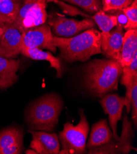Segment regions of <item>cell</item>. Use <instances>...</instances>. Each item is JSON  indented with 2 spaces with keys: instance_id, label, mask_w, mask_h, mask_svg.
<instances>
[{
  "instance_id": "cell-5",
  "label": "cell",
  "mask_w": 137,
  "mask_h": 154,
  "mask_svg": "<svg viewBox=\"0 0 137 154\" xmlns=\"http://www.w3.org/2000/svg\"><path fill=\"white\" fill-rule=\"evenodd\" d=\"M46 3L47 0L23 2L16 20L11 25L22 32L45 23L48 17Z\"/></svg>"
},
{
  "instance_id": "cell-15",
  "label": "cell",
  "mask_w": 137,
  "mask_h": 154,
  "mask_svg": "<svg viewBox=\"0 0 137 154\" xmlns=\"http://www.w3.org/2000/svg\"><path fill=\"white\" fill-rule=\"evenodd\" d=\"M20 65L19 60L0 57V88L6 89L16 83Z\"/></svg>"
},
{
  "instance_id": "cell-10",
  "label": "cell",
  "mask_w": 137,
  "mask_h": 154,
  "mask_svg": "<svg viewBox=\"0 0 137 154\" xmlns=\"http://www.w3.org/2000/svg\"><path fill=\"white\" fill-rule=\"evenodd\" d=\"M123 29V26L117 25L109 32H101V52L107 58L119 62L124 35Z\"/></svg>"
},
{
  "instance_id": "cell-12",
  "label": "cell",
  "mask_w": 137,
  "mask_h": 154,
  "mask_svg": "<svg viewBox=\"0 0 137 154\" xmlns=\"http://www.w3.org/2000/svg\"><path fill=\"white\" fill-rule=\"evenodd\" d=\"M100 103L104 113L109 116L113 138L117 140L119 137L117 134V124L122 117L124 106V97H121L117 94H106L101 97Z\"/></svg>"
},
{
  "instance_id": "cell-7",
  "label": "cell",
  "mask_w": 137,
  "mask_h": 154,
  "mask_svg": "<svg viewBox=\"0 0 137 154\" xmlns=\"http://www.w3.org/2000/svg\"><path fill=\"white\" fill-rule=\"evenodd\" d=\"M135 133L132 123L129 120L127 114L125 113L120 136L117 140L112 138L107 144L89 149L88 153L92 154H118L129 153L133 150L136 151V149L132 145Z\"/></svg>"
},
{
  "instance_id": "cell-13",
  "label": "cell",
  "mask_w": 137,
  "mask_h": 154,
  "mask_svg": "<svg viewBox=\"0 0 137 154\" xmlns=\"http://www.w3.org/2000/svg\"><path fill=\"white\" fill-rule=\"evenodd\" d=\"M33 137L30 147L40 154H57L60 150L58 137L55 133L44 131L28 130Z\"/></svg>"
},
{
  "instance_id": "cell-23",
  "label": "cell",
  "mask_w": 137,
  "mask_h": 154,
  "mask_svg": "<svg viewBox=\"0 0 137 154\" xmlns=\"http://www.w3.org/2000/svg\"><path fill=\"white\" fill-rule=\"evenodd\" d=\"M130 109H132V118L133 122L135 128H137V83H136L132 89L131 106Z\"/></svg>"
},
{
  "instance_id": "cell-9",
  "label": "cell",
  "mask_w": 137,
  "mask_h": 154,
  "mask_svg": "<svg viewBox=\"0 0 137 154\" xmlns=\"http://www.w3.org/2000/svg\"><path fill=\"white\" fill-rule=\"evenodd\" d=\"M52 2L56 3L64 13L76 16V15H81L85 18L92 19L98 25L101 33H107L113 29L117 24V18L115 15H109L104 12L103 10L96 12L94 15H91L86 12H84L77 8L68 5L60 0H53Z\"/></svg>"
},
{
  "instance_id": "cell-25",
  "label": "cell",
  "mask_w": 137,
  "mask_h": 154,
  "mask_svg": "<svg viewBox=\"0 0 137 154\" xmlns=\"http://www.w3.org/2000/svg\"><path fill=\"white\" fill-rule=\"evenodd\" d=\"M26 153H37V152L34 150L33 149L32 150H27L26 152H25Z\"/></svg>"
},
{
  "instance_id": "cell-24",
  "label": "cell",
  "mask_w": 137,
  "mask_h": 154,
  "mask_svg": "<svg viewBox=\"0 0 137 154\" xmlns=\"http://www.w3.org/2000/svg\"><path fill=\"white\" fill-rule=\"evenodd\" d=\"M3 32H4V28L2 27H0V41L2 39Z\"/></svg>"
},
{
  "instance_id": "cell-20",
  "label": "cell",
  "mask_w": 137,
  "mask_h": 154,
  "mask_svg": "<svg viewBox=\"0 0 137 154\" xmlns=\"http://www.w3.org/2000/svg\"><path fill=\"white\" fill-rule=\"evenodd\" d=\"M78 6L86 12L95 14L102 10L101 0H60Z\"/></svg>"
},
{
  "instance_id": "cell-14",
  "label": "cell",
  "mask_w": 137,
  "mask_h": 154,
  "mask_svg": "<svg viewBox=\"0 0 137 154\" xmlns=\"http://www.w3.org/2000/svg\"><path fill=\"white\" fill-rule=\"evenodd\" d=\"M22 129L8 127L0 131V154H20L23 147Z\"/></svg>"
},
{
  "instance_id": "cell-18",
  "label": "cell",
  "mask_w": 137,
  "mask_h": 154,
  "mask_svg": "<svg viewBox=\"0 0 137 154\" xmlns=\"http://www.w3.org/2000/svg\"><path fill=\"white\" fill-rule=\"evenodd\" d=\"M137 52V30L129 29L124 33L121 49L120 63L122 66L129 65Z\"/></svg>"
},
{
  "instance_id": "cell-19",
  "label": "cell",
  "mask_w": 137,
  "mask_h": 154,
  "mask_svg": "<svg viewBox=\"0 0 137 154\" xmlns=\"http://www.w3.org/2000/svg\"><path fill=\"white\" fill-rule=\"evenodd\" d=\"M21 6L22 0H0V27L15 22Z\"/></svg>"
},
{
  "instance_id": "cell-21",
  "label": "cell",
  "mask_w": 137,
  "mask_h": 154,
  "mask_svg": "<svg viewBox=\"0 0 137 154\" xmlns=\"http://www.w3.org/2000/svg\"><path fill=\"white\" fill-rule=\"evenodd\" d=\"M127 18V23L124 29L126 30L137 28V0H133L132 4L122 10Z\"/></svg>"
},
{
  "instance_id": "cell-22",
  "label": "cell",
  "mask_w": 137,
  "mask_h": 154,
  "mask_svg": "<svg viewBox=\"0 0 137 154\" xmlns=\"http://www.w3.org/2000/svg\"><path fill=\"white\" fill-rule=\"evenodd\" d=\"M133 0H101L104 12L119 11L129 6Z\"/></svg>"
},
{
  "instance_id": "cell-1",
  "label": "cell",
  "mask_w": 137,
  "mask_h": 154,
  "mask_svg": "<svg viewBox=\"0 0 137 154\" xmlns=\"http://www.w3.org/2000/svg\"><path fill=\"white\" fill-rule=\"evenodd\" d=\"M84 72L86 88L94 95L102 97L117 90L123 66L119 61L113 59H96L86 65Z\"/></svg>"
},
{
  "instance_id": "cell-2",
  "label": "cell",
  "mask_w": 137,
  "mask_h": 154,
  "mask_svg": "<svg viewBox=\"0 0 137 154\" xmlns=\"http://www.w3.org/2000/svg\"><path fill=\"white\" fill-rule=\"evenodd\" d=\"M101 32L92 28L71 38L54 36V43L65 61L84 62L101 53Z\"/></svg>"
},
{
  "instance_id": "cell-4",
  "label": "cell",
  "mask_w": 137,
  "mask_h": 154,
  "mask_svg": "<svg viewBox=\"0 0 137 154\" xmlns=\"http://www.w3.org/2000/svg\"><path fill=\"white\" fill-rule=\"evenodd\" d=\"M89 125L84 113L80 110V121L76 125L67 122L59 133L58 140L62 150L59 153H84L86 152V140Z\"/></svg>"
},
{
  "instance_id": "cell-6",
  "label": "cell",
  "mask_w": 137,
  "mask_h": 154,
  "mask_svg": "<svg viewBox=\"0 0 137 154\" xmlns=\"http://www.w3.org/2000/svg\"><path fill=\"white\" fill-rule=\"evenodd\" d=\"M48 24L51 26L54 36L59 38L73 37L83 31L96 27V23L92 19H70L57 12H53L49 15Z\"/></svg>"
},
{
  "instance_id": "cell-16",
  "label": "cell",
  "mask_w": 137,
  "mask_h": 154,
  "mask_svg": "<svg viewBox=\"0 0 137 154\" xmlns=\"http://www.w3.org/2000/svg\"><path fill=\"white\" fill-rule=\"evenodd\" d=\"M113 138V133L107 121L102 119L92 126L86 149H91L108 143Z\"/></svg>"
},
{
  "instance_id": "cell-8",
  "label": "cell",
  "mask_w": 137,
  "mask_h": 154,
  "mask_svg": "<svg viewBox=\"0 0 137 154\" xmlns=\"http://www.w3.org/2000/svg\"><path fill=\"white\" fill-rule=\"evenodd\" d=\"M22 44L28 48L45 49L55 53L57 47L54 43V36L48 24L25 29L22 32Z\"/></svg>"
},
{
  "instance_id": "cell-27",
  "label": "cell",
  "mask_w": 137,
  "mask_h": 154,
  "mask_svg": "<svg viewBox=\"0 0 137 154\" xmlns=\"http://www.w3.org/2000/svg\"><path fill=\"white\" fill-rule=\"evenodd\" d=\"M53 0H47V3H49V2H52Z\"/></svg>"
},
{
  "instance_id": "cell-17",
  "label": "cell",
  "mask_w": 137,
  "mask_h": 154,
  "mask_svg": "<svg viewBox=\"0 0 137 154\" xmlns=\"http://www.w3.org/2000/svg\"><path fill=\"white\" fill-rule=\"evenodd\" d=\"M20 54L25 57L35 60L48 61L51 67L54 68L57 71V77L60 78L62 75V68L61 61L59 58L55 57L49 52H44L36 48H28L22 43L20 46Z\"/></svg>"
},
{
  "instance_id": "cell-26",
  "label": "cell",
  "mask_w": 137,
  "mask_h": 154,
  "mask_svg": "<svg viewBox=\"0 0 137 154\" xmlns=\"http://www.w3.org/2000/svg\"><path fill=\"white\" fill-rule=\"evenodd\" d=\"M37 0H23V2H35Z\"/></svg>"
},
{
  "instance_id": "cell-3",
  "label": "cell",
  "mask_w": 137,
  "mask_h": 154,
  "mask_svg": "<svg viewBox=\"0 0 137 154\" xmlns=\"http://www.w3.org/2000/svg\"><path fill=\"white\" fill-rule=\"evenodd\" d=\"M63 101L57 94L44 95L30 106L25 119L32 130L51 132L58 122Z\"/></svg>"
},
{
  "instance_id": "cell-11",
  "label": "cell",
  "mask_w": 137,
  "mask_h": 154,
  "mask_svg": "<svg viewBox=\"0 0 137 154\" xmlns=\"http://www.w3.org/2000/svg\"><path fill=\"white\" fill-rule=\"evenodd\" d=\"M4 32L0 41V57L14 58L20 54L22 32L12 25L2 26Z\"/></svg>"
}]
</instances>
